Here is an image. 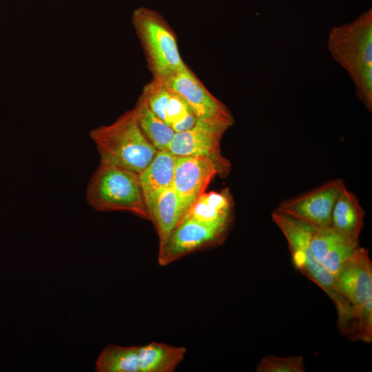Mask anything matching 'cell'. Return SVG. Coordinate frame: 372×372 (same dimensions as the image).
Masks as SVG:
<instances>
[{"label":"cell","mask_w":372,"mask_h":372,"mask_svg":"<svg viewBox=\"0 0 372 372\" xmlns=\"http://www.w3.org/2000/svg\"><path fill=\"white\" fill-rule=\"evenodd\" d=\"M273 222L285 236L294 265L318 285L333 300L338 312V327L344 336L355 341L353 309L336 278L313 256L310 241L316 227L275 209Z\"/></svg>","instance_id":"obj_1"},{"label":"cell","mask_w":372,"mask_h":372,"mask_svg":"<svg viewBox=\"0 0 372 372\" xmlns=\"http://www.w3.org/2000/svg\"><path fill=\"white\" fill-rule=\"evenodd\" d=\"M359 247V240L347 237L330 226L316 229L310 241L314 258L335 277Z\"/></svg>","instance_id":"obj_12"},{"label":"cell","mask_w":372,"mask_h":372,"mask_svg":"<svg viewBox=\"0 0 372 372\" xmlns=\"http://www.w3.org/2000/svg\"><path fill=\"white\" fill-rule=\"evenodd\" d=\"M232 202L227 189L202 194L191 205L184 217L227 231L231 222Z\"/></svg>","instance_id":"obj_14"},{"label":"cell","mask_w":372,"mask_h":372,"mask_svg":"<svg viewBox=\"0 0 372 372\" xmlns=\"http://www.w3.org/2000/svg\"><path fill=\"white\" fill-rule=\"evenodd\" d=\"M192 110L179 96L172 92V96L165 111V122L171 127L180 121Z\"/></svg>","instance_id":"obj_22"},{"label":"cell","mask_w":372,"mask_h":372,"mask_svg":"<svg viewBox=\"0 0 372 372\" xmlns=\"http://www.w3.org/2000/svg\"><path fill=\"white\" fill-rule=\"evenodd\" d=\"M185 214L176 192L172 185L161 194L152 214L151 221L156 227L159 246L166 241Z\"/></svg>","instance_id":"obj_17"},{"label":"cell","mask_w":372,"mask_h":372,"mask_svg":"<svg viewBox=\"0 0 372 372\" xmlns=\"http://www.w3.org/2000/svg\"><path fill=\"white\" fill-rule=\"evenodd\" d=\"M142 132L158 151L168 150L175 132L158 116L141 95L133 108Z\"/></svg>","instance_id":"obj_18"},{"label":"cell","mask_w":372,"mask_h":372,"mask_svg":"<svg viewBox=\"0 0 372 372\" xmlns=\"http://www.w3.org/2000/svg\"><path fill=\"white\" fill-rule=\"evenodd\" d=\"M226 232L183 217L158 249V262L168 265L198 249L220 244Z\"/></svg>","instance_id":"obj_9"},{"label":"cell","mask_w":372,"mask_h":372,"mask_svg":"<svg viewBox=\"0 0 372 372\" xmlns=\"http://www.w3.org/2000/svg\"><path fill=\"white\" fill-rule=\"evenodd\" d=\"M149 107L165 121V111L172 92L162 80L153 78L145 85L142 94Z\"/></svg>","instance_id":"obj_20"},{"label":"cell","mask_w":372,"mask_h":372,"mask_svg":"<svg viewBox=\"0 0 372 372\" xmlns=\"http://www.w3.org/2000/svg\"><path fill=\"white\" fill-rule=\"evenodd\" d=\"M218 173L224 175L219 165L210 158L176 156L172 186L185 214Z\"/></svg>","instance_id":"obj_10"},{"label":"cell","mask_w":372,"mask_h":372,"mask_svg":"<svg viewBox=\"0 0 372 372\" xmlns=\"http://www.w3.org/2000/svg\"><path fill=\"white\" fill-rule=\"evenodd\" d=\"M101 163L122 167L140 174L152 161L156 148L142 132L134 109L114 122L90 131Z\"/></svg>","instance_id":"obj_3"},{"label":"cell","mask_w":372,"mask_h":372,"mask_svg":"<svg viewBox=\"0 0 372 372\" xmlns=\"http://www.w3.org/2000/svg\"><path fill=\"white\" fill-rule=\"evenodd\" d=\"M176 156L168 150L157 151L149 164L139 174L140 184L151 220L161 194L172 185Z\"/></svg>","instance_id":"obj_13"},{"label":"cell","mask_w":372,"mask_h":372,"mask_svg":"<svg viewBox=\"0 0 372 372\" xmlns=\"http://www.w3.org/2000/svg\"><path fill=\"white\" fill-rule=\"evenodd\" d=\"M327 47L333 58L349 74L355 94L372 111V10L347 24L333 26Z\"/></svg>","instance_id":"obj_2"},{"label":"cell","mask_w":372,"mask_h":372,"mask_svg":"<svg viewBox=\"0 0 372 372\" xmlns=\"http://www.w3.org/2000/svg\"><path fill=\"white\" fill-rule=\"evenodd\" d=\"M256 372H304L305 366L302 356L280 358L268 355L258 362Z\"/></svg>","instance_id":"obj_21"},{"label":"cell","mask_w":372,"mask_h":372,"mask_svg":"<svg viewBox=\"0 0 372 372\" xmlns=\"http://www.w3.org/2000/svg\"><path fill=\"white\" fill-rule=\"evenodd\" d=\"M344 186L342 179L330 180L298 196L280 203L276 209L318 229L329 227L337 196Z\"/></svg>","instance_id":"obj_8"},{"label":"cell","mask_w":372,"mask_h":372,"mask_svg":"<svg viewBox=\"0 0 372 372\" xmlns=\"http://www.w3.org/2000/svg\"><path fill=\"white\" fill-rule=\"evenodd\" d=\"M364 218V211L358 198L343 186L334 203L329 226L347 237L359 240Z\"/></svg>","instance_id":"obj_15"},{"label":"cell","mask_w":372,"mask_h":372,"mask_svg":"<svg viewBox=\"0 0 372 372\" xmlns=\"http://www.w3.org/2000/svg\"><path fill=\"white\" fill-rule=\"evenodd\" d=\"M187 349L151 342L138 348L139 372H173L184 360Z\"/></svg>","instance_id":"obj_16"},{"label":"cell","mask_w":372,"mask_h":372,"mask_svg":"<svg viewBox=\"0 0 372 372\" xmlns=\"http://www.w3.org/2000/svg\"><path fill=\"white\" fill-rule=\"evenodd\" d=\"M197 116L191 110L187 115L180 121L171 125V127L176 132H180L192 128L197 121Z\"/></svg>","instance_id":"obj_23"},{"label":"cell","mask_w":372,"mask_h":372,"mask_svg":"<svg viewBox=\"0 0 372 372\" xmlns=\"http://www.w3.org/2000/svg\"><path fill=\"white\" fill-rule=\"evenodd\" d=\"M132 20L153 78L165 81L188 68L180 54L175 32L158 12L141 7L134 11Z\"/></svg>","instance_id":"obj_5"},{"label":"cell","mask_w":372,"mask_h":372,"mask_svg":"<svg viewBox=\"0 0 372 372\" xmlns=\"http://www.w3.org/2000/svg\"><path fill=\"white\" fill-rule=\"evenodd\" d=\"M164 82L171 92L187 103L198 118H218L234 121L229 109L209 92L189 68Z\"/></svg>","instance_id":"obj_11"},{"label":"cell","mask_w":372,"mask_h":372,"mask_svg":"<svg viewBox=\"0 0 372 372\" xmlns=\"http://www.w3.org/2000/svg\"><path fill=\"white\" fill-rule=\"evenodd\" d=\"M139 346L109 345L100 353L96 362L97 372H139Z\"/></svg>","instance_id":"obj_19"},{"label":"cell","mask_w":372,"mask_h":372,"mask_svg":"<svg viewBox=\"0 0 372 372\" xmlns=\"http://www.w3.org/2000/svg\"><path fill=\"white\" fill-rule=\"evenodd\" d=\"M86 200L98 211H127L151 220L139 174L122 167L100 163L88 183Z\"/></svg>","instance_id":"obj_4"},{"label":"cell","mask_w":372,"mask_h":372,"mask_svg":"<svg viewBox=\"0 0 372 372\" xmlns=\"http://www.w3.org/2000/svg\"><path fill=\"white\" fill-rule=\"evenodd\" d=\"M353 309L355 341H372V264L366 249L358 247L336 276Z\"/></svg>","instance_id":"obj_6"},{"label":"cell","mask_w":372,"mask_h":372,"mask_svg":"<svg viewBox=\"0 0 372 372\" xmlns=\"http://www.w3.org/2000/svg\"><path fill=\"white\" fill-rule=\"evenodd\" d=\"M233 120L211 118H198L190 129L176 132L168 151L175 156H203L216 161L224 174L230 163L220 153V140Z\"/></svg>","instance_id":"obj_7"}]
</instances>
